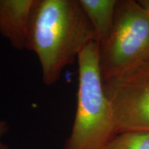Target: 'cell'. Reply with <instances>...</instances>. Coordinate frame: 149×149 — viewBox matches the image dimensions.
I'll return each instance as SVG.
<instances>
[{
  "instance_id": "obj_1",
  "label": "cell",
  "mask_w": 149,
  "mask_h": 149,
  "mask_svg": "<svg viewBox=\"0 0 149 149\" xmlns=\"http://www.w3.org/2000/svg\"><path fill=\"white\" fill-rule=\"evenodd\" d=\"M95 37L78 0H35L27 50L38 57L43 83L55 84Z\"/></svg>"
},
{
  "instance_id": "obj_2",
  "label": "cell",
  "mask_w": 149,
  "mask_h": 149,
  "mask_svg": "<svg viewBox=\"0 0 149 149\" xmlns=\"http://www.w3.org/2000/svg\"><path fill=\"white\" fill-rule=\"evenodd\" d=\"M78 93L73 126L64 149H103L115 135L111 104L104 90L100 46L87 45L77 58Z\"/></svg>"
},
{
  "instance_id": "obj_3",
  "label": "cell",
  "mask_w": 149,
  "mask_h": 149,
  "mask_svg": "<svg viewBox=\"0 0 149 149\" xmlns=\"http://www.w3.org/2000/svg\"><path fill=\"white\" fill-rule=\"evenodd\" d=\"M149 64V14L134 0H118L113 24L107 41L100 46L103 80Z\"/></svg>"
},
{
  "instance_id": "obj_4",
  "label": "cell",
  "mask_w": 149,
  "mask_h": 149,
  "mask_svg": "<svg viewBox=\"0 0 149 149\" xmlns=\"http://www.w3.org/2000/svg\"><path fill=\"white\" fill-rule=\"evenodd\" d=\"M111 104L116 134L149 132V64L104 81Z\"/></svg>"
},
{
  "instance_id": "obj_5",
  "label": "cell",
  "mask_w": 149,
  "mask_h": 149,
  "mask_svg": "<svg viewBox=\"0 0 149 149\" xmlns=\"http://www.w3.org/2000/svg\"><path fill=\"white\" fill-rule=\"evenodd\" d=\"M34 3L35 0H0V34L17 50L27 49Z\"/></svg>"
},
{
  "instance_id": "obj_6",
  "label": "cell",
  "mask_w": 149,
  "mask_h": 149,
  "mask_svg": "<svg viewBox=\"0 0 149 149\" xmlns=\"http://www.w3.org/2000/svg\"><path fill=\"white\" fill-rule=\"evenodd\" d=\"M99 46L105 42L111 32L118 0H78Z\"/></svg>"
},
{
  "instance_id": "obj_7",
  "label": "cell",
  "mask_w": 149,
  "mask_h": 149,
  "mask_svg": "<svg viewBox=\"0 0 149 149\" xmlns=\"http://www.w3.org/2000/svg\"><path fill=\"white\" fill-rule=\"evenodd\" d=\"M103 149H149V132L129 131L118 133Z\"/></svg>"
},
{
  "instance_id": "obj_8",
  "label": "cell",
  "mask_w": 149,
  "mask_h": 149,
  "mask_svg": "<svg viewBox=\"0 0 149 149\" xmlns=\"http://www.w3.org/2000/svg\"><path fill=\"white\" fill-rule=\"evenodd\" d=\"M8 131V123L5 121L1 120L0 121V149H8L6 147L4 144L1 142V138L7 133V132Z\"/></svg>"
},
{
  "instance_id": "obj_9",
  "label": "cell",
  "mask_w": 149,
  "mask_h": 149,
  "mask_svg": "<svg viewBox=\"0 0 149 149\" xmlns=\"http://www.w3.org/2000/svg\"><path fill=\"white\" fill-rule=\"evenodd\" d=\"M138 2L149 14V0H139Z\"/></svg>"
}]
</instances>
